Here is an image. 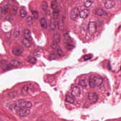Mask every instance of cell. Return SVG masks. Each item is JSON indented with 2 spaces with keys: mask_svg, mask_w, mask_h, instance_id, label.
Masks as SVG:
<instances>
[{
  "mask_svg": "<svg viewBox=\"0 0 121 121\" xmlns=\"http://www.w3.org/2000/svg\"><path fill=\"white\" fill-rule=\"evenodd\" d=\"M23 51L22 48L20 47H16L13 48L12 49V52L16 56H20Z\"/></svg>",
  "mask_w": 121,
  "mask_h": 121,
  "instance_id": "obj_9",
  "label": "cell"
},
{
  "mask_svg": "<svg viewBox=\"0 0 121 121\" xmlns=\"http://www.w3.org/2000/svg\"><path fill=\"white\" fill-rule=\"evenodd\" d=\"M58 27L59 30H63L64 29V20L62 18H61L59 20L58 22Z\"/></svg>",
  "mask_w": 121,
  "mask_h": 121,
  "instance_id": "obj_16",
  "label": "cell"
},
{
  "mask_svg": "<svg viewBox=\"0 0 121 121\" xmlns=\"http://www.w3.org/2000/svg\"><path fill=\"white\" fill-rule=\"evenodd\" d=\"M40 23H41V25L43 29H46L47 28V21L45 18H41L40 20Z\"/></svg>",
  "mask_w": 121,
  "mask_h": 121,
  "instance_id": "obj_14",
  "label": "cell"
},
{
  "mask_svg": "<svg viewBox=\"0 0 121 121\" xmlns=\"http://www.w3.org/2000/svg\"><path fill=\"white\" fill-rule=\"evenodd\" d=\"M58 54L60 56H63L64 55V53L63 51L60 49H58V51H57Z\"/></svg>",
  "mask_w": 121,
  "mask_h": 121,
  "instance_id": "obj_29",
  "label": "cell"
},
{
  "mask_svg": "<svg viewBox=\"0 0 121 121\" xmlns=\"http://www.w3.org/2000/svg\"><path fill=\"white\" fill-rule=\"evenodd\" d=\"M15 104L18 107L25 108H30L32 106V104L31 102L24 99L19 100Z\"/></svg>",
  "mask_w": 121,
  "mask_h": 121,
  "instance_id": "obj_3",
  "label": "cell"
},
{
  "mask_svg": "<svg viewBox=\"0 0 121 121\" xmlns=\"http://www.w3.org/2000/svg\"><path fill=\"white\" fill-rule=\"evenodd\" d=\"M60 36L58 33H55L53 36V42L58 43L60 41Z\"/></svg>",
  "mask_w": 121,
  "mask_h": 121,
  "instance_id": "obj_13",
  "label": "cell"
},
{
  "mask_svg": "<svg viewBox=\"0 0 121 121\" xmlns=\"http://www.w3.org/2000/svg\"><path fill=\"white\" fill-rule=\"evenodd\" d=\"M51 46L52 48L54 49H56L58 48L59 45L58 44V43H57L53 42L52 43Z\"/></svg>",
  "mask_w": 121,
  "mask_h": 121,
  "instance_id": "obj_27",
  "label": "cell"
},
{
  "mask_svg": "<svg viewBox=\"0 0 121 121\" xmlns=\"http://www.w3.org/2000/svg\"><path fill=\"white\" fill-rule=\"evenodd\" d=\"M92 3V2L91 0H86L84 2V4L86 7L88 8L90 7Z\"/></svg>",
  "mask_w": 121,
  "mask_h": 121,
  "instance_id": "obj_26",
  "label": "cell"
},
{
  "mask_svg": "<svg viewBox=\"0 0 121 121\" xmlns=\"http://www.w3.org/2000/svg\"><path fill=\"white\" fill-rule=\"evenodd\" d=\"M29 62L33 64L36 63L37 62L36 59L35 58V57H33V56H29L27 59Z\"/></svg>",
  "mask_w": 121,
  "mask_h": 121,
  "instance_id": "obj_22",
  "label": "cell"
},
{
  "mask_svg": "<svg viewBox=\"0 0 121 121\" xmlns=\"http://www.w3.org/2000/svg\"><path fill=\"white\" fill-rule=\"evenodd\" d=\"M19 35V32L18 31H15L14 32V36L15 37H17Z\"/></svg>",
  "mask_w": 121,
  "mask_h": 121,
  "instance_id": "obj_31",
  "label": "cell"
},
{
  "mask_svg": "<svg viewBox=\"0 0 121 121\" xmlns=\"http://www.w3.org/2000/svg\"><path fill=\"white\" fill-rule=\"evenodd\" d=\"M55 55L54 54H51V56H49V58L50 59H54L55 58Z\"/></svg>",
  "mask_w": 121,
  "mask_h": 121,
  "instance_id": "obj_33",
  "label": "cell"
},
{
  "mask_svg": "<svg viewBox=\"0 0 121 121\" xmlns=\"http://www.w3.org/2000/svg\"><path fill=\"white\" fill-rule=\"evenodd\" d=\"M22 43L25 45V47H30L31 46V43H30V41L25 39H23V41H22Z\"/></svg>",
  "mask_w": 121,
  "mask_h": 121,
  "instance_id": "obj_24",
  "label": "cell"
},
{
  "mask_svg": "<svg viewBox=\"0 0 121 121\" xmlns=\"http://www.w3.org/2000/svg\"><path fill=\"white\" fill-rule=\"evenodd\" d=\"M56 22L54 19H52L51 20L50 23V27L52 30H54L56 26Z\"/></svg>",
  "mask_w": 121,
  "mask_h": 121,
  "instance_id": "obj_19",
  "label": "cell"
},
{
  "mask_svg": "<svg viewBox=\"0 0 121 121\" xmlns=\"http://www.w3.org/2000/svg\"><path fill=\"white\" fill-rule=\"evenodd\" d=\"M79 84L82 87H86L87 86V81L85 78H82L80 79Z\"/></svg>",
  "mask_w": 121,
  "mask_h": 121,
  "instance_id": "obj_15",
  "label": "cell"
},
{
  "mask_svg": "<svg viewBox=\"0 0 121 121\" xmlns=\"http://www.w3.org/2000/svg\"><path fill=\"white\" fill-rule=\"evenodd\" d=\"M65 100L66 102L70 103H73L74 102V99L69 95H67L66 96Z\"/></svg>",
  "mask_w": 121,
  "mask_h": 121,
  "instance_id": "obj_21",
  "label": "cell"
},
{
  "mask_svg": "<svg viewBox=\"0 0 121 121\" xmlns=\"http://www.w3.org/2000/svg\"><path fill=\"white\" fill-rule=\"evenodd\" d=\"M20 16L22 17H25L26 16L27 13L26 10L24 9H22L20 12Z\"/></svg>",
  "mask_w": 121,
  "mask_h": 121,
  "instance_id": "obj_23",
  "label": "cell"
},
{
  "mask_svg": "<svg viewBox=\"0 0 121 121\" xmlns=\"http://www.w3.org/2000/svg\"><path fill=\"white\" fill-rule=\"evenodd\" d=\"M88 30L90 34H95L97 30V25L95 22L91 21L89 22L88 25Z\"/></svg>",
  "mask_w": 121,
  "mask_h": 121,
  "instance_id": "obj_5",
  "label": "cell"
},
{
  "mask_svg": "<svg viewBox=\"0 0 121 121\" xmlns=\"http://www.w3.org/2000/svg\"><path fill=\"white\" fill-rule=\"evenodd\" d=\"M59 16V12L57 9L54 10L53 12V16L54 19H56L58 18Z\"/></svg>",
  "mask_w": 121,
  "mask_h": 121,
  "instance_id": "obj_18",
  "label": "cell"
},
{
  "mask_svg": "<svg viewBox=\"0 0 121 121\" xmlns=\"http://www.w3.org/2000/svg\"><path fill=\"white\" fill-rule=\"evenodd\" d=\"M93 12L95 15L97 16H102V15H105L107 14V12L101 8H95L93 10Z\"/></svg>",
  "mask_w": 121,
  "mask_h": 121,
  "instance_id": "obj_6",
  "label": "cell"
},
{
  "mask_svg": "<svg viewBox=\"0 0 121 121\" xmlns=\"http://www.w3.org/2000/svg\"><path fill=\"white\" fill-rule=\"evenodd\" d=\"M80 12L78 8H75L71 9L70 13V17L72 20H75L77 19L80 15Z\"/></svg>",
  "mask_w": 121,
  "mask_h": 121,
  "instance_id": "obj_4",
  "label": "cell"
},
{
  "mask_svg": "<svg viewBox=\"0 0 121 121\" xmlns=\"http://www.w3.org/2000/svg\"><path fill=\"white\" fill-rule=\"evenodd\" d=\"M44 121V120H41V121Z\"/></svg>",
  "mask_w": 121,
  "mask_h": 121,
  "instance_id": "obj_34",
  "label": "cell"
},
{
  "mask_svg": "<svg viewBox=\"0 0 121 121\" xmlns=\"http://www.w3.org/2000/svg\"><path fill=\"white\" fill-rule=\"evenodd\" d=\"M58 7V2L56 0H53L51 3V7L53 9H56Z\"/></svg>",
  "mask_w": 121,
  "mask_h": 121,
  "instance_id": "obj_20",
  "label": "cell"
},
{
  "mask_svg": "<svg viewBox=\"0 0 121 121\" xmlns=\"http://www.w3.org/2000/svg\"><path fill=\"white\" fill-rule=\"evenodd\" d=\"M115 4V3L114 1L107 0L104 3V5L105 8L109 9L113 7Z\"/></svg>",
  "mask_w": 121,
  "mask_h": 121,
  "instance_id": "obj_11",
  "label": "cell"
},
{
  "mask_svg": "<svg viewBox=\"0 0 121 121\" xmlns=\"http://www.w3.org/2000/svg\"><path fill=\"white\" fill-rule=\"evenodd\" d=\"M10 107L17 115L22 117L28 116L31 112L29 108L20 107L17 106L15 104L14 105H11Z\"/></svg>",
  "mask_w": 121,
  "mask_h": 121,
  "instance_id": "obj_1",
  "label": "cell"
},
{
  "mask_svg": "<svg viewBox=\"0 0 121 121\" xmlns=\"http://www.w3.org/2000/svg\"><path fill=\"white\" fill-rule=\"evenodd\" d=\"M90 13V11L88 9H83L80 12V17L83 19H85L88 17Z\"/></svg>",
  "mask_w": 121,
  "mask_h": 121,
  "instance_id": "obj_10",
  "label": "cell"
},
{
  "mask_svg": "<svg viewBox=\"0 0 121 121\" xmlns=\"http://www.w3.org/2000/svg\"><path fill=\"white\" fill-rule=\"evenodd\" d=\"M81 93V91L80 88L77 86H75L73 88L71 91V94L73 97H79Z\"/></svg>",
  "mask_w": 121,
  "mask_h": 121,
  "instance_id": "obj_7",
  "label": "cell"
},
{
  "mask_svg": "<svg viewBox=\"0 0 121 121\" xmlns=\"http://www.w3.org/2000/svg\"><path fill=\"white\" fill-rule=\"evenodd\" d=\"M17 8L16 7H14L13 8V14H14V15L16 14H17Z\"/></svg>",
  "mask_w": 121,
  "mask_h": 121,
  "instance_id": "obj_30",
  "label": "cell"
},
{
  "mask_svg": "<svg viewBox=\"0 0 121 121\" xmlns=\"http://www.w3.org/2000/svg\"><path fill=\"white\" fill-rule=\"evenodd\" d=\"M32 14H33V16H34V17L35 18V19H37L38 17H39V14H38L37 11H35V10L32 11Z\"/></svg>",
  "mask_w": 121,
  "mask_h": 121,
  "instance_id": "obj_28",
  "label": "cell"
},
{
  "mask_svg": "<svg viewBox=\"0 0 121 121\" xmlns=\"http://www.w3.org/2000/svg\"><path fill=\"white\" fill-rule=\"evenodd\" d=\"M41 7L42 9L43 10H44V11L46 10L47 8H48V7L47 3L45 1H43L42 3Z\"/></svg>",
  "mask_w": 121,
  "mask_h": 121,
  "instance_id": "obj_25",
  "label": "cell"
},
{
  "mask_svg": "<svg viewBox=\"0 0 121 121\" xmlns=\"http://www.w3.org/2000/svg\"><path fill=\"white\" fill-rule=\"evenodd\" d=\"M88 98L89 100L94 103L96 102L98 99V95L95 93H90L88 94Z\"/></svg>",
  "mask_w": 121,
  "mask_h": 121,
  "instance_id": "obj_8",
  "label": "cell"
},
{
  "mask_svg": "<svg viewBox=\"0 0 121 121\" xmlns=\"http://www.w3.org/2000/svg\"><path fill=\"white\" fill-rule=\"evenodd\" d=\"M103 82V79L99 76L92 75L89 78V85L93 88L99 87L102 83Z\"/></svg>",
  "mask_w": 121,
  "mask_h": 121,
  "instance_id": "obj_2",
  "label": "cell"
},
{
  "mask_svg": "<svg viewBox=\"0 0 121 121\" xmlns=\"http://www.w3.org/2000/svg\"><path fill=\"white\" fill-rule=\"evenodd\" d=\"M32 18L31 17H29L27 19V22L29 24L30 23V22H31H31H32Z\"/></svg>",
  "mask_w": 121,
  "mask_h": 121,
  "instance_id": "obj_32",
  "label": "cell"
},
{
  "mask_svg": "<svg viewBox=\"0 0 121 121\" xmlns=\"http://www.w3.org/2000/svg\"><path fill=\"white\" fill-rule=\"evenodd\" d=\"M24 36L25 39L30 41L31 39V35L30 31L28 29H25L24 31Z\"/></svg>",
  "mask_w": 121,
  "mask_h": 121,
  "instance_id": "obj_12",
  "label": "cell"
},
{
  "mask_svg": "<svg viewBox=\"0 0 121 121\" xmlns=\"http://www.w3.org/2000/svg\"><path fill=\"white\" fill-rule=\"evenodd\" d=\"M10 64L13 67H18L21 65V63L17 60H12L10 62Z\"/></svg>",
  "mask_w": 121,
  "mask_h": 121,
  "instance_id": "obj_17",
  "label": "cell"
}]
</instances>
